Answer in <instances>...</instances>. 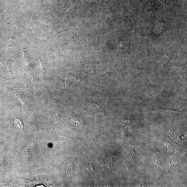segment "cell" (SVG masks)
<instances>
[{
  "label": "cell",
  "mask_w": 187,
  "mask_h": 187,
  "mask_svg": "<svg viewBox=\"0 0 187 187\" xmlns=\"http://www.w3.org/2000/svg\"><path fill=\"white\" fill-rule=\"evenodd\" d=\"M14 124L16 128L19 130H21L23 127V124L20 119H15L14 121Z\"/></svg>",
  "instance_id": "3"
},
{
  "label": "cell",
  "mask_w": 187,
  "mask_h": 187,
  "mask_svg": "<svg viewBox=\"0 0 187 187\" xmlns=\"http://www.w3.org/2000/svg\"><path fill=\"white\" fill-rule=\"evenodd\" d=\"M85 68L86 70H87V71H89V72H91V71H92L90 65H86L85 66Z\"/></svg>",
  "instance_id": "7"
},
{
  "label": "cell",
  "mask_w": 187,
  "mask_h": 187,
  "mask_svg": "<svg viewBox=\"0 0 187 187\" xmlns=\"http://www.w3.org/2000/svg\"><path fill=\"white\" fill-rule=\"evenodd\" d=\"M15 95H16V96L17 97V98H18V100H19V101H20V103H21V104H22V106H24V102H23L22 99L19 97L20 96L17 95H16V94H15Z\"/></svg>",
  "instance_id": "8"
},
{
  "label": "cell",
  "mask_w": 187,
  "mask_h": 187,
  "mask_svg": "<svg viewBox=\"0 0 187 187\" xmlns=\"http://www.w3.org/2000/svg\"><path fill=\"white\" fill-rule=\"evenodd\" d=\"M66 82L65 81H61L60 83H59L58 87H59V88H64L66 87Z\"/></svg>",
  "instance_id": "5"
},
{
  "label": "cell",
  "mask_w": 187,
  "mask_h": 187,
  "mask_svg": "<svg viewBox=\"0 0 187 187\" xmlns=\"http://www.w3.org/2000/svg\"><path fill=\"white\" fill-rule=\"evenodd\" d=\"M66 30L65 29H57L56 31V33L55 35V36H56V35H58L62 33H64L66 32ZM54 36V37H55Z\"/></svg>",
  "instance_id": "6"
},
{
  "label": "cell",
  "mask_w": 187,
  "mask_h": 187,
  "mask_svg": "<svg viewBox=\"0 0 187 187\" xmlns=\"http://www.w3.org/2000/svg\"><path fill=\"white\" fill-rule=\"evenodd\" d=\"M161 115L166 117H173L178 115L180 112L168 109H161L158 110Z\"/></svg>",
  "instance_id": "1"
},
{
  "label": "cell",
  "mask_w": 187,
  "mask_h": 187,
  "mask_svg": "<svg viewBox=\"0 0 187 187\" xmlns=\"http://www.w3.org/2000/svg\"><path fill=\"white\" fill-rule=\"evenodd\" d=\"M95 171L94 166L89 164L88 162L85 163L84 165L83 172L85 175L86 176H90Z\"/></svg>",
  "instance_id": "2"
},
{
  "label": "cell",
  "mask_w": 187,
  "mask_h": 187,
  "mask_svg": "<svg viewBox=\"0 0 187 187\" xmlns=\"http://www.w3.org/2000/svg\"><path fill=\"white\" fill-rule=\"evenodd\" d=\"M172 54L170 53H166L163 56V59L166 62H168L171 60L172 58Z\"/></svg>",
  "instance_id": "4"
}]
</instances>
